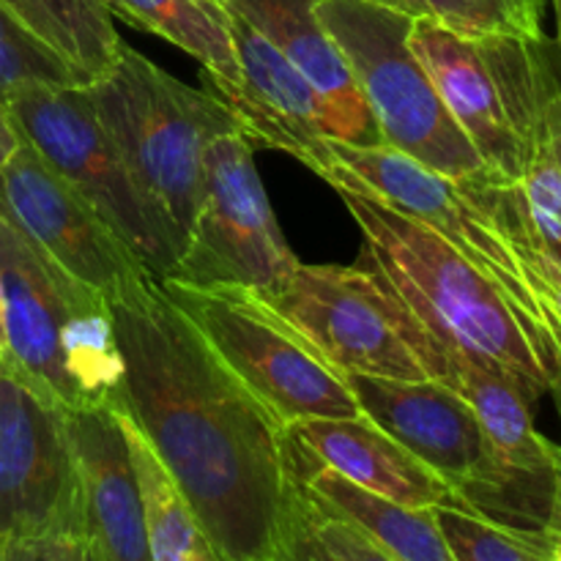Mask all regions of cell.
<instances>
[{"label":"cell","instance_id":"1","mask_svg":"<svg viewBox=\"0 0 561 561\" xmlns=\"http://www.w3.org/2000/svg\"><path fill=\"white\" fill-rule=\"evenodd\" d=\"M124 383L107 400L140 431L219 561H268L294 491L285 425L190 318L142 277L107 296Z\"/></svg>","mask_w":561,"mask_h":561},{"label":"cell","instance_id":"2","mask_svg":"<svg viewBox=\"0 0 561 561\" xmlns=\"http://www.w3.org/2000/svg\"><path fill=\"white\" fill-rule=\"evenodd\" d=\"M316 175L343 197L359 225L362 261L387 279L427 332L507 376L529 403L548 394L557 359L480 268L340 164H323Z\"/></svg>","mask_w":561,"mask_h":561},{"label":"cell","instance_id":"3","mask_svg":"<svg viewBox=\"0 0 561 561\" xmlns=\"http://www.w3.org/2000/svg\"><path fill=\"white\" fill-rule=\"evenodd\" d=\"M323 164L345 168L389 206L442 236L507 296L559 365L557 283L531 239L515 181H502L491 173L474 181H455L389 146L362 148L340 140H327V157L312 173Z\"/></svg>","mask_w":561,"mask_h":561},{"label":"cell","instance_id":"4","mask_svg":"<svg viewBox=\"0 0 561 561\" xmlns=\"http://www.w3.org/2000/svg\"><path fill=\"white\" fill-rule=\"evenodd\" d=\"M104 131L137 190L184 250L203 195L206 151L219 135L241 131L214 91H195L129 44L85 85Z\"/></svg>","mask_w":561,"mask_h":561},{"label":"cell","instance_id":"5","mask_svg":"<svg viewBox=\"0 0 561 561\" xmlns=\"http://www.w3.org/2000/svg\"><path fill=\"white\" fill-rule=\"evenodd\" d=\"M411 47L485 168L518 181L548 137V107L561 88L548 38L460 33L420 16Z\"/></svg>","mask_w":561,"mask_h":561},{"label":"cell","instance_id":"6","mask_svg":"<svg viewBox=\"0 0 561 561\" xmlns=\"http://www.w3.org/2000/svg\"><path fill=\"white\" fill-rule=\"evenodd\" d=\"M252 294L299 329L345 376L442 378L447 345L427 332L365 261L356 266L296 263L277 283Z\"/></svg>","mask_w":561,"mask_h":561},{"label":"cell","instance_id":"7","mask_svg":"<svg viewBox=\"0 0 561 561\" xmlns=\"http://www.w3.org/2000/svg\"><path fill=\"white\" fill-rule=\"evenodd\" d=\"M318 16L348 64L383 146L455 181L491 173L411 47L414 16L365 0H318Z\"/></svg>","mask_w":561,"mask_h":561},{"label":"cell","instance_id":"8","mask_svg":"<svg viewBox=\"0 0 561 561\" xmlns=\"http://www.w3.org/2000/svg\"><path fill=\"white\" fill-rule=\"evenodd\" d=\"M157 283L285 427L301 420L362 416L348 376L252 290L173 277Z\"/></svg>","mask_w":561,"mask_h":561},{"label":"cell","instance_id":"9","mask_svg":"<svg viewBox=\"0 0 561 561\" xmlns=\"http://www.w3.org/2000/svg\"><path fill=\"white\" fill-rule=\"evenodd\" d=\"M3 102L22 140L115 230L153 277H168L181 255L179 241L131 181L85 85H31Z\"/></svg>","mask_w":561,"mask_h":561},{"label":"cell","instance_id":"10","mask_svg":"<svg viewBox=\"0 0 561 561\" xmlns=\"http://www.w3.org/2000/svg\"><path fill=\"white\" fill-rule=\"evenodd\" d=\"M296 263L257 175L250 137L244 131L219 135L206 151L197 214L168 277L261 290Z\"/></svg>","mask_w":561,"mask_h":561},{"label":"cell","instance_id":"11","mask_svg":"<svg viewBox=\"0 0 561 561\" xmlns=\"http://www.w3.org/2000/svg\"><path fill=\"white\" fill-rule=\"evenodd\" d=\"M88 531L66 409L0 359V542Z\"/></svg>","mask_w":561,"mask_h":561},{"label":"cell","instance_id":"12","mask_svg":"<svg viewBox=\"0 0 561 561\" xmlns=\"http://www.w3.org/2000/svg\"><path fill=\"white\" fill-rule=\"evenodd\" d=\"M0 219L55 268L104 299L151 274L25 140L0 170Z\"/></svg>","mask_w":561,"mask_h":561},{"label":"cell","instance_id":"13","mask_svg":"<svg viewBox=\"0 0 561 561\" xmlns=\"http://www.w3.org/2000/svg\"><path fill=\"white\" fill-rule=\"evenodd\" d=\"M96 296L55 268L31 241L0 219V310L3 362L66 411L85 405L60 356V329L71 307Z\"/></svg>","mask_w":561,"mask_h":561},{"label":"cell","instance_id":"14","mask_svg":"<svg viewBox=\"0 0 561 561\" xmlns=\"http://www.w3.org/2000/svg\"><path fill=\"white\" fill-rule=\"evenodd\" d=\"M359 414L436 471L455 493L496 466L474 409L442 381L348 376Z\"/></svg>","mask_w":561,"mask_h":561},{"label":"cell","instance_id":"15","mask_svg":"<svg viewBox=\"0 0 561 561\" xmlns=\"http://www.w3.org/2000/svg\"><path fill=\"white\" fill-rule=\"evenodd\" d=\"M225 16L241 80L233 91L214 93L228 104L247 137H257L316 170L327 157V140H332L327 102L316 85L244 16L228 9Z\"/></svg>","mask_w":561,"mask_h":561},{"label":"cell","instance_id":"16","mask_svg":"<svg viewBox=\"0 0 561 561\" xmlns=\"http://www.w3.org/2000/svg\"><path fill=\"white\" fill-rule=\"evenodd\" d=\"M294 477L301 471H337L354 485L405 507H458L442 477L365 416L301 420L285 427Z\"/></svg>","mask_w":561,"mask_h":561},{"label":"cell","instance_id":"17","mask_svg":"<svg viewBox=\"0 0 561 561\" xmlns=\"http://www.w3.org/2000/svg\"><path fill=\"white\" fill-rule=\"evenodd\" d=\"M71 453L82 482L88 531L107 561H151L146 507L118 411L85 403L66 411Z\"/></svg>","mask_w":561,"mask_h":561},{"label":"cell","instance_id":"18","mask_svg":"<svg viewBox=\"0 0 561 561\" xmlns=\"http://www.w3.org/2000/svg\"><path fill=\"white\" fill-rule=\"evenodd\" d=\"M244 16L268 38L307 80L329 107L332 140L348 146H383L381 129L356 88L348 64L318 16V0H219Z\"/></svg>","mask_w":561,"mask_h":561},{"label":"cell","instance_id":"19","mask_svg":"<svg viewBox=\"0 0 561 561\" xmlns=\"http://www.w3.org/2000/svg\"><path fill=\"white\" fill-rule=\"evenodd\" d=\"M438 381L453 387L474 409L482 433L502 463L531 474H559L561 447L537 431L529 398L507 376L447 348Z\"/></svg>","mask_w":561,"mask_h":561},{"label":"cell","instance_id":"20","mask_svg":"<svg viewBox=\"0 0 561 561\" xmlns=\"http://www.w3.org/2000/svg\"><path fill=\"white\" fill-rule=\"evenodd\" d=\"M296 480L307 496L351 520L394 561H458L438 529L433 510L405 507L376 496L323 466L301 471Z\"/></svg>","mask_w":561,"mask_h":561},{"label":"cell","instance_id":"21","mask_svg":"<svg viewBox=\"0 0 561 561\" xmlns=\"http://www.w3.org/2000/svg\"><path fill=\"white\" fill-rule=\"evenodd\" d=\"M110 14L162 36L206 69L211 91H233L241 80L239 58L219 0H102Z\"/></svg>","mask_w":561,"mask_h":561},{"label":"cell","instance_id":"22","mask_svg":"<svg viewBox=\"0 0 561 561\" xmlns=\"http://www.w3.org/2000/svg\"><path fill=\"white\" fill-rule=\"evenodd\" d=\"M0 5L88 82L113 66L124 44L102 0H0Z\"/></svg>","mask_w":561,"mask_h":561},{"label":"cell","instance_id":"23","mask_svg":"<svg viewBox=\"0 0 561 561\" xmlns=\"http://www.w3.org/2000/svg\"><path fill=\"white\" fill-rule=\"evenodd\" d=\"M121 420H124V433L126 442H129L131 460H135L142 507H146L151 561H219L206 531L201 529L190 504L184 502V496L179 493L175 482L170 480L164 466L157 460V455L151 453L146 438L124 414H121Z\"/></svg>","mask_w":561,"mask_h":561},{"label":"cell","instance_id":"24","mask_svg":"<svg viewBox=\"0 0 561 561\" xmlns=\"http://www.w3.org/2000/svg\"><path fill=\"white\" fill-rule=\"evenodd\" d=\"M60 356L82 403H104L124 383V356L104 296L71 307L60 329Z\"/></svg>","mask_w":561,"mask_h":561},{"label":"cell","instance_id":"25","mask_svg":"<svg viewBox=\"0 0 561 561\" xmlns=\"http://www.w3.org/2000/svg\"><path fill=\"white\" fill-rule=\"evenodd\" d=\"M444 540L458 561H553L559 542L504 529L460 507H433Z\"/></svg>","mask_w":561,"mask_h":561},{"label":"cell","instance_id":"26","mask_svg":"<svg viewBox=\"0 0 561 561\" xmlns=\"http://www.w3.org/2000/svg\"><path fill=\"white\" fill-rule=\"evenodd\" d=\"M31 85H88V80L0 5V99Z\"/></svg>","mask_w":561,"mask_h":561},{"label":"cell","instance_id":"27","mask_svg":"<svg viewBox=\"0 0 561 561\" xmlns=\"http://www.w3.org/2000/svg\"><path fill=\"white\" fill-rule=\"evenodd\" d=\"M515 184H518L531 239L557 283L561 274V168L553 153L551 135L542 140Z\"/></svg>","mask_w":561,"mask_h":561},{"label":"cell","instance_id":"28","mask_svg":"<svg viewBox=\"0 0 561 561\" xmlns=\"http://www.w3.org/2000/svg\"><path fill=\"white\" fill-rule=\"evenodd\" d=\"M433 20L460 33L542 38L548 0H425Z\"/></svg>","mask_w":561,"mask_h":561},{"label":"cell","instance_id":"29","mask_svg":"<svg viewBox=\"0 0 561 561\" xmlns=\"http://www.w3.org/2000/svg\"><path fill=\"white\" fill-rule=\"evenodd\" d=\"M301 491H305V488H301ZM307 507H310V520L318 540L323 542V548H327L337 561H394L387 551H381L365 531L356 529L351 520H345L343 515H337L334 510L323 507V504L316 502L312 496H307Z\"/></svg>","mask_w":561,"mask_h":561},{"label":"cell","instance_id":"30","mask_svg":"<svg viewBox=\"0 0 561 561\" xmlns=\"http://www.w3.org/2000/svg\"><path fill=\"white\" fill-rule=\"evenodd\" d=\"M268 561H337L323 548L316 529H312L310 507H307V496L301 491L299 480L294 482L288 510H285L283 531H279L277 548H274Z\"/></svg>","mask_w":561,"mask_h":561},{"label":"cell","instance_id":"31","mask_svg":"<svg viewBox=\"0 0 561 561\" xmlns=\"http://www.w3.org/2000/svg\"><path fill=\"white\" fill-rule=\"evenodd\" d=\"M85 535V531H80ZM80 535H44L20 537L0 542V561H71L75 542Z\"/></svg>","mask_w":561,"mask_h":561},{"label":"cell","instance_id":"32","mask_svg":"<svg viewBox=\"0 0 561 561\" xmlns=\"http://www.w3.org/2000/svg\"><path fill=\"white\" fill-rule=\"evenodd\" d=\"M20 146H22V137L20 131H16L14 118H11L9 107H5V102L0 99V170H3V164L14 157V151Z\"/></svg>","mask_w":561,"mask_h":561},{"label":"cell","instance_id":"33","mask_svg":"<svg viewBox=\"0 0 561 561\" xmlns=\"http://www.w3.org/2000/svg\"><path fill=\"white\" fill-rule=\"evenodd\" d=\"M365 3L383 5V9L400 11V14L414 16V20H420V16H431V9H427L425 0H365Z\"/></svg>","mask_w":561,"mask_h":561},{"label":"cell","instance_id":"34","mask_svg":"<svg viewBox=\"0 0 561 561\" xmlns=\"http://www.w3.org/2000/svg\"><path fill=\"white\" fill-rule=\"evenodd\" d=\"M548 135H551L553 153H557L561 168V88L557 91V96L551 99V107H548Z\"/></svg>","mask_w":561,"mask_h":561},{"label":"cell","instance_id":"35","mask_svg":"<svg viewBox=\"0 0 561 561\" xmlns=\"http://www.w3.org/2000/svg\"><path fill=\"white\" fill-rule=\"evenodd\" d=\"M71 561H107V559H104L102 548L96 546V540H93V537H91V531H85V535L77 537L75 553H71Z\"/></svg>","mask_w":561,"mask_h":561},{"label":"cell","instance_id":"36","mask_svg":"<svg viewBox=\"0 0 561 561\" xmlns=\"http://www.w3.org/2000/svg\"><path fill=\"white\" fill-rule=\"evenodd\" d=\"M548 392L553 394V403H557L559 422H561V359H559L557 370H553V378H551V387H548Z\"/></svg>","mask_w":561,"mask_h":561},{"label":"cell","instance_id":"37","mask_svg":"<svg viewBox=\"0 0 561 561\" xmlns=\"http://www.w3.org/2000/svg\"><path fill=\"white\" fill-rule=\"evenodd\" d=\"M553 3V14H557V49L561 55V0H551Z\"/></svg>","mask_w":561,"mask_h":561},{"label":"cell","instance_id":"38","mask_svg":"<svg viewBox=\"0 0 561 561\" xmlns=\"http://www.w3.org/2000/svg\"><path fill=\"white\" fill-rule=\"evenodd\" d=\"M3 310H0V359H3Z\"/></svg>","mask_w":561,"mask_h":561},{"label":"cell","instance_id":"39","mask_svg":"<svg viewBox=\"0 0 561 561\" xmlns=\"http://www.w3.org/2000/svg\"><path fill=\"white\" fill-rule=\"evenodd\" d=\"M557 310H559V318H561V274L557 279Z\"/></svg>","mask_w":561,"mask_h":561},{"label":"cell","instance_id":"40","mask_svg":"<svg viewBox=\"0 0 561 561\" xmlns=\"http://www.w3.org/2000/svg\"><path fill=\"white\" fill-rule=\"evenodd\" d=\"M553 561H561V546H557V551H553Z\"/></svg>","mask_w":561,"mask_h":561},{"label":"cell","instance_id":"41","mask_svg":"<svg viewBox=\"0 0 561 561\" xmlns=\"http://www.w3.org/2000/svg\"><path fill=\"white\" fill-rule=\"evenodd\" d=\"M561 447V444H559ZM559 491H561V460H559Z\"/></svg>","mask_w":561,"mask_h":561}]
</instances>
